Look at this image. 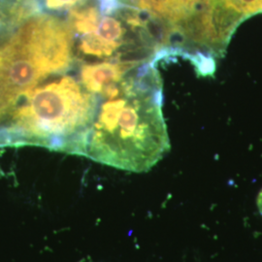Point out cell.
Wrapping results in <instances>:
<instances>
[{"instance_id": "obj_1", "label": "cell", "mask_w": 262, "mask_h": 262, "mask_svg": "<svg viewBox=\"0 0 262 262\" xmlns=\"http://www.w3.org/2000/svg\"><path fill=\"white\" fill-rule=\"evenodd\" d=\"M95 95L84 157L136 173L149 171L164 158L170 140L162 113V82L155 62L133 67Z\"/></svg>"}, {"instance_id": "obj_2", "label": "cell", "mask_w": 262, "mask_h": 262, "mask_svg": "<svg viewBox=\"0 0 262 262\" xmlns=\"http://www.w3.org/2000/svg\"><path fill=\"white\" fill-rule=\"evenodd\" d=\"M95 103L74 61L0 106V147L30 145L83 156Z\"/></svg>"}, {"instance_id": "obj_3", "label": "cell", "mask_w": 262, "mask_h": 262, "mask_svg": "<svg viewBox=\"0 0 262 262\" xmlns=\"http://www.w3.org/2000/svg\"><path fill=\"white\" fill-rule=\"evenodd\" d=\"M78 62L146 63L171 55L168 27L129 3L110 11L88 0L66 16Z\"/></svg>"}, {"instance_id": "obj_4", "label": "cell", "mask_w": 262, "mask_h": 262, "mask_svg": "<svg viewBox=\"0 0 262 262\" xmlns=\"http://www.w3.org/2000/svg\"><path fill=\"white\" fill-rule=\"evenodd\" d=\"M74 61L64 17L34 14L19 20L0 38V106Z\"/></svg>"}, {"instance_id": "obj_5", "label": "cell", "mask_w": 262, "mask_h": 262, "mask_svg": "<svg viewBox=\"0 0 262 262\" xmlns=\"http://www.w3.org/2000/svg\"><path fill=\"white\" fill-rule=\"evenodd\" d=\"M168 27L171 35L197 9L202 0H124Z\"/></svg>"}, {"instance_id": "obj_6", "label": "cell", "mask_w": 262, "mask_h": 262, "mask_svg": "<svg viewBox=\"0 0 262 262\" xmlns=\"http://www.w3.org/2000/svg\"><path fill=\"white\" fill-rule=\"evenodd\" d=\"M238 23L262 14V0H213Z\"/></svg>"}, {"instance_id": "obj_7", "label": "cell", "mask_w": 262, "mask_h": 262, "mask_svg": "<svg viewBox=\"0 0 262 262\" xmlns=\"http://www.w3.org/2000/svg\"><path fill=\"white\" fill-rule=\"evenodd\" d=\"M256 205H257V208H258V211H259V213L262 215V189L261 191L259 192V194H258V196H257V200H256Z\"/></svg>"}]
</instances>
